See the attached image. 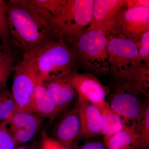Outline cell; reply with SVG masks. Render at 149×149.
Instances as JSON below:
<instances>
[{"label": "cell", "instance_id": "cell-2", "mask_svg": "<svg viewBox=\"0 0 149 149\" xmlns=\"http://www.w3.org/2000/svg\"><path fill=\"white\" fill-rule=\"evenodd\" d=\"M107 52L109 73L116 85L148 95V66L141 63L137 43L120 35L114 36L110 39Z\"/></svg>", "mask_w": 149, "mask_h": 149}, {"label": "cell", "instance_id": "cell-16", "mask_svg": "<svg viewBox=\"0 0 149 149\" xmlns=\"http://www.w3.org/2000/svg\"><path fill=\"white\" fill-rule=\"evenodd\" d=\"M98 107L102 118L101 135L105 141L122 130L126 125L122 118L111 109L108 102Z\"/></svg>", "mask_w": 149, "mask_h": 149}, {"label": "cell", "instance_id": "cell-22", "mask_svg": "<svg viewBox=\"0 0 149 149\" xmlns=\"http://www.w3.org/2000/svg\"><path fill=\"white\" fill-rule=\"evenodd\" d=\"M8 122L0 121V149H16L18 145L8 131Z\"/></svg>", "mask_w": 149, "mask_h": 149}, {"label": "cell", "instance_id": "cell-9", "mask_svg": "<svg viewBox=\"0 0 149 149\" xmlns=\"http://www.w3.org/2000/svg\"><path fill=\"white\" fill-rule=\"evenodd\" d=\"M68 76L77 93V98L86 100L97 107L106 102L109 90L95 77L86 73H78L76 69Z\"/></svg>", "mask_w": 149, "mask_h": 149}, {"label": "cell", "instance_id": "cell-12", "mask_svg": "<svg viewBox=\"0 0 149 149\" xmlns=\"http://www.w3.org/2000/svg\"><path fill=\"white\" fill-rule=\"evenodd\" d=\"M149 30V7L126 9L122 17L120 35L137 42Z\"/></svg>", "mask_w": 149, "mask_h": 149}, {"label": "cell", "instance_id": "cell-14", "mask_svg": "<svg viewBox=\"0 0 149 149\" xmlns=\"http://www.w3.org/2000/svg\"><path fill=\"white\" fill-rule=\"evenodd\" d=\"M81 130L77 139H88L101 135L102 118L98 107L90 102L78 98Z\"/></svg>", "mask_w": 149, "mask_h": 149}, {"label": "cell", "instance_id": "cell-6", "mask_svg": "<svg viewBox=\"0 0 149 149\" xmlns=\"http://www.w3.org/2000/svg\"><path fill=\"white\" fill-rule=\"evenodd\" d=\"M12 95L17 112L34 113L32 99L35 87L40 77L31 57L24 54L17 60L14 67Z\"/></svg>", "mask_w": 149, "mask_h": 149}, {"label": "cell", "instance_id": "cell-29", "mask_svg": "<svg viewBox=\"0 0 149 149\" xmlns=\"http://www.w3.org/2000/svg\"><path fill=\"white\" fill-rule=\"evenodd\" d=\"M8 54V53H6L3 50L2 47L0 43V63L4 59Z\"/></svg>", "mask_w": 149, "mask_h": 149}, {"label": "cell", "instance_id": "cell-24", "mask_svg": "<svg viewBox=\"0 0 149 149\" xmlns=\"http://www.w3.org/2000/svg\"><path fill=\"white\" fill-rule=\"evenodd\" d=\"M137 43L140 60L145 65H148L149 60V30L143 34Z\"/></svg>", "mask_w": 149, "mask_h": 149}, {"label": "cell", "instance_id": "cell-18", "mask_svg": "<svg viewBox=\"0 0 149 149\" xmlns=\"http://www.w3.org/2000/svg\"><path fill=\"white\" fill-rule=\"evenodd\" d=\"M136 136L137 149H148L149 146V104L147 101L141 120L132 126Z\"/></svg>", "mask_w": 149, "mask_h": 149}, {"label": "cell", "instance_id": "cell-5", "mask_svg": "<svg viewBox=\"0 0 149 149\" xmlns=\"http://www.w3.org/2000/svg\"><path fill=\"white\" fill-rule=\"evenodd\" d=\"M93 2L94 0H66L54 18L58 35L72 47L91 24Z\"/></svg>", "mask_w": 149, "mask_h": 149}, {"label": "cell", "instance_id": "cell-3", "mask_svg": "<svg viewBox=\"0 0 149 149\" xmlns=\"http://www.w3.org/2000/svg\"><path fill=\"white\" fill-rule=\"evenodd\" d=\"M28 55L43 81L68 74L76 69L78 61L74 49L62 38L50 41Z\"/></svg>", "mask_w": 149, "mask_h": 149}, {"label": "cell", "instance_id": "cell-7", "mask_svg": "<svg viewBox=\"0 0 149 149\" xmlns=\"http://www.w3.org/2000/svg\"><path fill=\"white\" fill-rule=\"evenodd\" d=\"M126 9L124 1L94 0L93 17L88 28L101 29L112 37L120 35Z\"/></svg>", "mask_w": 149, "mask_h": 149}, {"label": "cell", "instance_id": "cell-26", "mask_svg": "<svg viewBox=\"0 0 149 149\" xmlns=\"http://www.w3.org/2000/svg\"><path fill=\"white\" fill-rule=\"evenodd\" d=\"M124 2L127 9L136 8L141 7H149V0H130L124 1Z\"/></svg>", "mask_w": 149, "mask_h": 149}, {"label": "cell", "instance_id": "cell-19", "mask_svg": "<svg viewBox=\"0 0 149 149\" xmlns=\"http://www.w3.org/2000/svg\"><path fill=\"white\" fill-rule=\"evenodd\" d=\"M0 43L6 53L13 52L7 15L6 3L0 0Z\"/></svg>", "mask_w": 149, "mask_h": 149}, {"label": "cell", "instance_id": "cell-1", "mask_svg": "<svg viewBox=\"0 0 149 149\" xmlns=\"http://www.w3.org/2000/svg\"><path fill=\"white\" fill-rule=\"evenodd\" d=\"M6 3L12 46L23 55L61 38L52 22L32 0H10Z\"/></svg>", "mask_w": 149, "mask_h": 149}, {"label": "cell", "instance_id": "cell-27", "mask_svg": "<svg viewBox=\"0 0 149 149\" xmlns=\"http://www.w3.org/2000/svg\"><path fill=\"white\" fill-rule=\"evenodd\" d=\"M72 149H107L104 144L98 141L88 142L80 146Z\"/></svg>", "mask_w": 149, "mask_h": 149}, {"label": "cell", "instance_id": "cell-20", "mask_svg": "<svg viewBox=\"0 0 149 149\" xmlns=\"http://www.w3.org/2000/svg\"><path fill=\"white\" fill-rule=\"evenodd\" d=\"M17 112L16 104L6 86L0 92V121L8 120Z\"/></svg>", "mask_w": 149, "mask_h": 149}, {"label": "cell", "instance_id": "cell-4", "mask_svg": "<svg viewBox=\"0 0 149 149\" xmlns=\"http://www.w3.org/2000/svg\"><path fill=\"white\" fill-rule=\"evenodd\" d=\"M111 37L101 29H85L72 46L77 61L98 74L109 73L107 47Z\"/></svg>", "mask_w": 149, "mask_h": 149}, {"label": "cell", "instance_id": "cell-11", "mask_svg": "<svg viewBox=\"0 0 149 149\" xmlns=\"http://www.w3.org/2000/svg\"><path fill=\"white\" fill-rule=\"evenodd\" d=\"M81 130L78 103L65 111L54 126V139L68 149H72L74 140L77 139Z\"/></svg>", "mask_w": 149, "mask_h": 149}, {"label": "cell", "instance_id": "cell-25", "mask_svg": "<svg viewBox=\"0 0 149 149\" xmlns=\"http://www.w3.org/2000/svg\"><path fill=\"white\" fill-rule=\"evenodd\" d=\"M40 149H68L54 139L43 134Z\"/></svg>", "mask_w": 149, "mask_h": 149}, {"label": "cell", "instance_id": "cell-8", "mask_svg": "<svg viewBox=\"0 0 149 149\" xmlns=\"http://www.w3.org/2000/svg\"><path fill=\"white\" fill-rule=\"evenodd\" d=\"M129 89L116 85L113 92L108 102L110 107L122 118L128 126L136 125L141 120L146 101Z\"/></svg>", "mask_w": 149, "mask_h": 149}, {"label": "cell", "instance_id": "cell-13", "mask_svg": "<svg viewBox=\"0 0 149 149\" xmlns=\"http://www.w3.org/2000/svg\"><path fill=\"white\" fill-rule=\"evenodd\" d=\"M69 73L50 77L43 81L46 89L55 103L59 114L68 109L77 97V93L68 78Z\"/></svg>", "mask_w": 149, "mask_h": 149}, {"label": "cell", "instance_id": "cell-21", "mask_svg": "<svg viewBox=\"0 0 149 149\" xmlns=\"http://www.w3.org/2000/svg\"><path fill=\"white\" fill-rule=\"evenodd\" d=\"M14 52L8 53L0 63V92L6 86V83L13 71L14 67L17 60Z\"/></svg>", "mask_w": 149, "mask_h": 149}, {"label": "cell", "instance_id": "cell-17", "mask_svg": "<svg viewBox=\"0 0 149 149\" xmlns=\"http://www.w3.org/2000/svg\"><path fill=\"white\" fill-rule=\"evenodd\" d=\"M104 145L107 149H137L134 129L126 125L122 130L105 141Z\"/></svg>", "mask_w": 149, "mask_h": 149}, {"label": "cell", "instance_id": "cell-10", "mask_svg": "<svg viewBox=\"0 0 149 149\" xmlns=\"http://www.w3.org/2000/svg\"><path fill=\"white\" fill-rule=\"evenodd\" d=\"M41 123V117L35 113L18 111L8 120V129L19 145L31 141L40 129Z\"/></svg>", "mask_w": 149, "mask_h": 149}, {"label": "cell", "instance_id": "cell-15", "mask_svg": "<svg viewBox=\"0 0 149 149\" xmlns=\"http://www.w3.org/2000/svg\"><path fill=\"white\" fill-rule=\"evenodd\" d=\"M33 112L41 117L50 119L59 114L55 103L40 78L35 87L32 99Z\"/></svg>", "mask_w": 149, "mask_h": 149}, {"label": "cell", "instance_id": "cell-23", "mask_svg": "<svg viewBox=\"0 0 149 149\" xmlns=\"http://www.w3.org/2000/svg\"><path fill=\"white\" fill-rule=\"evenodd\" d=\"M54 19L61 11L66 0H35Z\"/></svg>", "mask_w": 149, "mask_h": 149}, {"label": "cell", "instance_id": "cell-28", "mask_svg": "<svg viewBox=\"0 0 149 149\" xmlns=\"http://www.w3.org/2000/svg\"><path fill=\"white\" fill-rule=\"evenodd\" d=\"M16 149H39V148L36 144H29L28 145L18 146Z\"/></svg>", "mask_w": 149, "mask_h": 149}]
</instances>
